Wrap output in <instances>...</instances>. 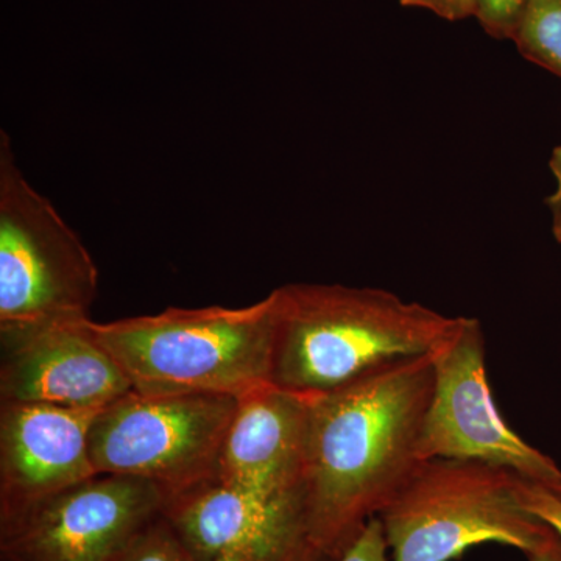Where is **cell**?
I'll return each mask as SVG.
<instances>
[{
    "label": "cell",
    "mask_w": 561,
    "mask_h": 561,
    "mask_svg": "<svg viewBox=\"0 0 561 561\" xmlns=\"http://www.w3.org/2000/svg\"><path fill=\"white\" fill-rule=\"evenodd\" d=\"M432 353L381 365L311 398L300 489L308 561H339L421 463Z\"/></svg>",
    "instance_id": "1"
},
{
    "label": "cell",
    "mask_w": 561,
    "mask_h": 561,
    "mask_svg": "<svg viewBox=\"0 0 561 561\" xmlns=\"http://www.w3.org/2000/svg\"><path fill=\"white\" fill-rule=\"evenodd\" d=\"M275 290L272 383L302 397L330 393L389 362L432 353L459 321L376 287L287 284Z\"/></svg>",
    "instance_id": "2"
},
{
    "label": "cell",
    "mask_w": 561,
    "mask_h": 561,
    "mask_svg": "<svg viewBox=\"0 0 561 561\" xmlns=\"http://www.w3.org/2000/svg\"><path fill=\"white\" fill-rule=\"evenodd\" d=\"M278 295L245 308H168L151 316L95 323L90 330L146 397L241 398L272 383Z\"/></svg>",
    "instance_id": "3"
},
{
    "label": "cell",
    "mask_w": 561,
    "mask_h": 561,
    "mask_svg": "<svg viewBox=\"0 0 561 561\" xmlns=\"http://www.w3.org/2000/svg\"><path fill=\"white\" fill-rule=\"evenodd\" d=\"M518 478L485 461H421L379 515L391 561H451L485 542L538 551L556 531L523 507Z\"/></svg>",
    "instance_id": "4"
},
{
    "label": "cell",
    "mask_w": 561,
    "mask_h": 561,
    "mask_svg": "<svg viewBox=\"0 0 561 561\" xmlns=\"http://www.w3.org/2000/svg\"><path fill=\"white\" fill-rule=\"evenodd\" d=\"M98 291L90 251L25 179L0 131V328L90 319Z\"/></svg>",
    "instance_id": "5"
},
{
    "label": "cell",
    "mask_w": 561,
    "mask_h": 561,
    "mask_svg": "<svg viewBox=\"0 0 561 561\" xmlns=\"http://www.w3.org/2000/svg\"><path fill=\"white\" fill-rule=\"evenodd\" d=\"M239 398L130 393L99 411L90 431L98 474L160 486L169 496L216 478Z\"/></svg>",
    "instance_id": "6"
},
{
    "label": "cell",
    "mask_w": 561,
    "mask_h": 561,
    "mask_svg": "<svg viewBox=\"0 0 561 561\" xmlns=\"http://www.w3.org/2000/svg\"><path fill=\"white\" fill-rule=\"evenodd\" d=\"M434 387L420 438L421 460H478L529 481L559 478V465L524 440L496 408L485 367L481 321L459 317L434 351Z\"/></svg>",
    "instance_id": "7"
},
{
    "label": "cell",
    "mask_w": 561,
    "mask_h": 561,
    "mask_svg": "<svg viewBox=\"0 0 561 561\" xmlns=\"http://www.w3.org/2000/svg\"><path fill=\"white\" fill-rule=\"evenodd\" d=\"M168 494L95 474L0 522V561H114L161 516Z\"/></svg>",
    "instance_id": "8"
},
{
    "label": "cell",
    "mask_w": 561,
    "mask_h": 561,
    "mask_svg": "<svg viewBox=\"0 0 561 561\" xmlns=\"http://www.w3.org/2000/svg\"><path fill=\"white\" fill-rule=\"evenodd\" d=\"M90 321L0 328V401L103 409L130 393Z\"/></svg>",
    "instance_id": "9"
},
{
    "label": "cell",
    "mask_w": 561,
    "mask_h": 561,
    "mask_svg": "<svg viewBox=\"0 0 561 561\" xmlns=\"http://www.w3.org/2000/svg\"><path fill=\"white\" fill-rule=\"evenodd\" d=\"M192 561H308L300 502L265 501L210 479L165 500Z\"/></svg>",
    "instance_id": "10"
},
{
    "label": "cell",
    "mask_w": 561,
    "mask_h": 561,
    "mask_svg": "<svg viewBox=\"0 0 561 561\" xmlns=\"http://www.w3.org/2000/svg\"><path fill=\"white\" fill-rule=\"evenodd\" d=\"M99 411L0 401V522L98 474L90 431Z\"/></svg>",
    "instance_id": "11"
},
{
    "label": "cell",
    "mask_w": 561,
    "mask_h": 561,
    "mask_svg": "<svg viewBox=\"0 0 561 561\" xmlns=\"http://www.w3.org/2000/svg\"><path fill=\"white\" fill-rule=\"evenodd\" d=\"M311 398L267 383L239 398L216 481L265 501L300 502Z\"/></svg>",
    "instance_id": "12"
},
{
    "label": "cell",
    "mask_w": 561,
    "mask_h": 561,
    "mask_svg": "<svg viewBox=\"0 0 561 561\" xmlns=\"http://www.w3.org/2000/svg\"><path fill=\"white\" fill-rule=\"evenodd\" d=\"M512 41L526 60L561 79V0H529Z\"/></svg>",
    "instance_id": "13"
},
{
    "label": "cell",
    "mask_w": 561,
    "mask_h": 561,
    "mask_svg": "<svg viewBox=\"0 0 561 561\" xmlns=\"http://www.w3.org/2000/svg\"><path fill=\"white\" fill-rule=\"evenodd\" d=\"M114 561H192L171 526L161 516L135 538Z\"/></svg>",
    "instance_id": "14"
},
{
    "label": "cell",
    "mask_w": 561,
    "mask_h": 561,
    "mask_svg": "<svg viewBox=\"0 0 561 561\" xmlns=\"http://www.w3.org/2000/svg\"><path fill=\"white\" fill-rule=\"evenodd\" d=\"M529 0H478L479 21L486 35L494 39H513Z\"/></svg>",
    "instance_id": "15"
},
{
    "label": "cell",
    "mask_w": 561,
    "mask_h": 561,
    "mask_svg": "<svg viewBox=\"0 0 561 561\" xmlns=\"http://www.w3.org/2000/svg\"><path fill=\"white\" fill-rule=\"evenodd\" d=\"M516 494L523 507L542 523L548 524L561 540V497L540 482L519 476Z\"/></svg>",
    "instance_id": "16"
},
{
    "label": "cell",
    "mask_w": 561,
    "mask_h": 561,
    "mask_svg": "<svg viewBox=\"0 0 561 561\" xmlns=\"http://www.w3.org/2000/svg\"><path fill=\"white\" fill-rule=\"evenodd\" d=\"M339 561H391L389 546L379 516L367 524L359 538Z\"/></svg>",
    "instance_id": "17"
},
{
    "label": "cell",
    "mask_w": 561,
    "mask_h": 561,
    "mask_svg": "<svg viewBox=\"0 0 561 561\" xmlns=\"http://www.w3.org/2000/svg\"><path fill=\"white\" fill-rule=\"evenodd\" d=\"M402 7L432 11L442 20L457 22L476 18L478 0H400Z\"/></svg>",
    "instance_id": "18"
},
{
    "label": "cell",
    "mask_w": 561,
    "mask_h": 561,
    "mask_svg": "<svg viewBox=\"0 0 561 561\" xmlns=\"http://www.w3.org/2000/svg\"><path fill=\"white\" fill-rule=\"evenodd\" d=\"M549 169H551L553 180H556V190L549 195L546 205L551 210L553 238L561 243V144L552 150Z\"/></svg>",
    "instance_id": "19"
},
{
    "label": "cell",
    "mask_w": 561,
    "mask_h": 561,
    "mask_svg": "<svg viewBox=\"0 0 561 561\" xmlns=\"http://www.w3.org/2000/svg\"><path fill=\"white\" fill-rule=\"evenodd\" d=\"M529 561H561V540L559 537L552 538L551 541L546 542L541 546L538 551L529 553L527 556Z\"/></svg>",
    "instance_id": "20"
},
{
    "label": "cell",
    "mask_w": 561,
    "mask_h": 561,
    "mask_svg": "<svg viewBox=\"0 0 561 561\" xmlns=\"http://www.w3.org/2000/svg\"><path fill=\"white\" fill-rule=\"evenodd\" d=\"M542 485L548 486L549 490L552 491V493H556L557 496L561 497V474L559 478L553 479V481L548 483H542Z\"/></svg>",
    "instance_id": "21"
}]
</instances>
